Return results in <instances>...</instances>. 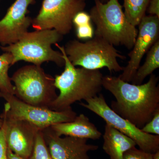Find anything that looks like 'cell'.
Instances as JSON below:
<instances>
[{"label":"cell","instance_id":"cell-1","mask_svg":"<svg viewBox=\"0 0 159 159\" xmlns=\"http://www.w3.org/2000/svg\"><path fill=\"white\" fill-rule=\"evenodd\" d=\"M159 77L153 74L147 82L137 84L116 76H103L102 87L116 98L111 108L138 128L142 129L159 109Z\"/></svg>","mask_w":159,"mask_h":159},{"label":"cell","instance_id":"cell-2","mask_svg":"<svg viewBox=\"0 0 159 159\" xmlns=\"http://www.w3.org/2000/svg\"><path fill=\"white\" fill-rule=\"evenodd\" d=\"M55 46L62 53L65 68L54 78V85L60 93L51 103L50 109L55 111L67 110L77 101L91 99L99 95L102 88L103 75L99 70L76 68L68 58L64 47Z\"/></svg>","mask_w":159,"mask_h":159},{"label":"cell","instance_id":"cell-3","mask_svg":"<svg viewBox=\"0 0 159 159\" xmlns=\"http://www.w3.org/2000/svg\"><path fill=\"white\" fill-rule=\"evenodd\" d=\"M89 15L96 26L95 36L114 47L122 46L128 50L132 49L138 29L127 19L119 0H107L106 3L95 0Z\"/></svg>","mask_w":159,"mask_h":159},{"label":"cell","instance_id":"cell-4","mask_svg":"<svg viewBox=\"0 0 159 159\" xmlns=\"http://www.w3.org/2000/svg\"><path fill=\"white\" fill-rule=\"evenodd\" d=\"M63 35L56 30H35L27 32L14 44L0 47L4 52L12 56V65L20 61L41 66L52 61L59 67L64 66V59L60 51L53 50L52 45L62 40Z\"/></svg>","mask_w":159,"mask_h":159},{"label":"cell","instance_id":"cell-5","mask_svg":"<svg viewBox=\"0 0 159 159\" xmlns=\"http://www.w3.org/2000/svg\"><path fill=\"white\" fill-rule=\"evenodd\" d=\"M65 51L71 63L88 70L107 68L108 70L119 72L124 67L119 65L118 58H126L112 45L100 38L95 37L81 42L77 40L66 44Z\"/></svg>","mask_w":159,"mask_h":159},{"label":"cell","instance_id":"cell-6","mask_svg":"<svg viewBox=\"0 0 159 159\" xmlns=\"http://www.w3.org/2000/svg\"><path fill=\"white\" fill-rule=\"evenodd\" d=\"M10 78L14 83V96L28 104L50 108L57 97L54 78L41 66H24Z\"/></svg>","mask_w":159,"mask_h":159},{"label":"cell","instance_id":"cell-7","mask_svg":"<svg viewBox=\"0 0 159 159\" xmlns=\"http://www.w3.org/2000/svg\"><path fill=\"white\" fill-rule=\"evenodd\" d=\"M85 101L86 103L80 102V105L98 115L107 124L132 139L139 149L152 154L159 150V135L145 133L128 120L120 116L109 106L102 94Z\"/></svg>","mask_w":159,"mask_h":159},{"label":"cell","instance_id":"cell-8","mask_svg":"<svg viewBox=\"0 0 159 159\" xmlns=\"http://www.w3.org/2000/svg\"><path fill=\"white\" fill-rule=\"evenodd\" d=\"M85 6L84 0H43L31 26L35 30L54 29L63 36L70 32L73 19Z\"/></svg>","mask_w":159,"mask_h":159},{"label":"cell","instance_id":"cell-9","mask_svg":"<svg viewBox=\"0 0 159 159\" xmlns=\"http://www.w3.org/2000/svg\"><path fill=\"white\" fill-rule=\"evenodd\" d=\"M3 98L6 102L3 112L7 116L27 121L41 130L57 123L71 122L77 116L72 108L65 111H55L28 104L14 95H8Z\"/></svg>","mask_w":159,"mask_h":159},{"label":"cell","instance_id":"cell-10","mask_svg":"<svg viewBox=\"0 0 159 159\" xmlns=\"http://www.w3.org/2000/svg\"><path fill=\"white\" fill-rule=\"evenodd\" d=\"M138 35L131 51L129 60L119 77L125 82H130L142 58L157 41L159 40V17L145 15L139 24Z\"/></svg>","mask_w":159,"mask_h":159},{"label":"cell","instance_id":"cell-11","mask_svg":"<svg viewBox=\"0 0 159 159\" xmlns=\"http://www.w3.org/2000/svg\"><path fill=\"white\" fill-rule=\"evenodd\" d=\"M1 119L5 129L8 148L23 158L29 159L39 129L27 121L9 118L3 112Z\"/></svg>","mask_w":159,"mask_h":159},{"label":"cell","instance_id":"cell-12","mask_svg":"<svg viewBox=\"0 0 159 159\" xmlns=\"http://www.w3.org/2000/svg\"><path fill=\"white\" fill-rule=\"evenodd\" d=\"M35 0H16L0 20V44L2 47L15 43L28 32L32 19L27 16L28 7Z\"/></svg>","mask_w":159,"mask_h":159},{"label":"cell","instance_id":"cell-13","mask_svg":"<svg viewBox=\"0 0 159 159\" xmlns=\"http://www.w3.org/2000/svg\"><path fill=\"white\" fill-rule=\"evenodd\" d=\"M42 131L53 159H91L89 152L99 148L98 145L88 144V139L58 136L50 127Z\"/></svg>","mask_w":159,"mask_h":159},{"label":"cell","instance_id":"cell-14","mask_svg":"<svg viewBox=\"0 0 159 159\" xmlns=\"http://www.w3.org/2000/svg\"><path fill=\"white\" fill-rule=\"evenodd\" d=\"M51 130L59 137H75L97 140L102 136L96 125L90 121L88 117L81 114L71 122L57 123L50 126Z\"/></svg>","mask_w":159,"mask_h":159},{"label":"cell","instance_id":"cell-15","mask_svg":"<svg viewBox=\"0 0 159 159\" xmlns=\"http://www.w3.org/2000/svg\"><path fill=\"white\" fill-rule=\"evenodd\" d=\"M103 139L102 148L111 159H122L127 151L137 145L132 139L107 123Z\"/></svg>","mask_w":159,"mask_h":159},{"label":"cell","instance_id":"cell-16","mask_svg":"<svg viewBox=\"0 0 159 159\" xmlns=\"http://www.w3.org/2000/svg\"><path fill=\"white\" fill-rule=\"evenodd\" d=\"M159 68V40L152 46L147 52L144 63L140 66L131 82L133 84H142L146 77L153 74Z\"/></svg>","mask_w":159,"mask_h":159},{"label":"cell","instance_id":"cell-17","mask_svg":"<svg viewBox=\"0 0 159 159\" xmlns=\"http://www.w3.org/2000/svg\"><path fill=\"white\" fill-rule=\"evenodd\" d=\"M12 56L9 52L0 55V97L14 95V87L9 77V70L12 66Z\"/></svg>","mask_w":159,"mask_h":159},{"label":"cell","instance_id":"cell-18","mask_svg":"<svg viewBox=\"0 0 159 159\" xmlns=\"http://www.w3.org/2000/svg\"><path fill=\"white\" fill-rule=\"evenodd\" d=\"M150 0H124V12L129 22L134 26L139 25L145 16Z\"/></svg>","mask_w":159,"mask_h":159},{"label":"cell","instance_id":"cell-19","mask_svg":"<svg viewBox=\"0 0 159 159\" xmlns=\"http://www.w3.org/2000/svg\"><path fill=\"white\" fill-rule=\"evenodd\" d=\"M29 159H53L46 145L42 130L37 133L33 151Z\"/></svg>","mask_w":159,"mask_h":159},{"label":"cell","instance_id":"cell-20","mask_svg":"<svg viewBox=\"0 0 159 159\" xmlns=\"http://www.w3.org/2000/svg\"><path fill=\"white\" fill-rule=\"evenodd\" d=\"M141 130L145 133L159 135V109L156 112L152 119L141 129Z\"/></svg>","mask_w":159,"mask_h":159},{"label":"cell","instance_id":"cell-21","mask_svg":"<svg viewBox=\"0 0 159 159\" xmlns=\"http://www.w3.org/2000/svg\"><path fill=\"white\" fill-rule=\"evenodd\" d=\"M122 159H152V153L138 149L135 147L127 151L123 155Z\"/></svg>","mask_w":159,"mask_h":159},{"label":"cell","instance_id":"cell-22","mask_svg":"<svg viewBox=\"0 0 159 159\" xmlns=\"http://www.w3.org/2000/svg\"><path fill=\"white\" fill-rule=\"evenodd\" d=\"M77 37L80 39H89L93 38L94 31L91 23L77 27Z\"/></svg>","mask_w":159,"mask_h":159},{"label":"cell","instance_id":"cell-23","mask_svg":"<svg viewBox=\"0 0 159 159\" xmlns=\"http://www.w3.org/2000/svg\"><path fill=\"white\" fill-rule=\"evenodd\" d=\"M90 15L84 11H79L76 14L73 20V24L77 27L91 23Z\"/></svg>","mask_w":159,"mask_h":159},{"label":"cell","instance_id":"cell-24","mask_svg":"<svg viewBox=\"0 0 159 159\" xmlns=\"http://www.w3.org/2000/svg\"><path fill=\"white\" fill-rule=\"evenodd\" d=\"M8 146L6 142L5 129L3 125L0 128V159H8Z\"/></svg>","mask_w":159,"mask_h":159},{"label":"cell","instance_id":"cell-25","mask_svg":"<svg viewBox=\"0 0 159 159\" xmlns=\"http://www.w3.org/2000/svg\"><path fill=\"white\" fill-rule=\"evenodd\" d=\"M147 9L150 15L159 17V0H150Z\"/></svg>","mask_w":159,"mask_h":159},{"label":"cell","instance_id":"cell-26","mask_svg":"<svg viewBox=\"0 0 159 159\" xmlns=\"http://www.w3.org/2000/svg\"><path fill=\"white\" fill-rule=\"evenodd\" d=\"M8 159H25L22 157L17 155L16 154L14 153L10 149L8 148Z\"/></svg>","mask_w":159,"mask_h":159},{"label":"cell","instance_id":"cell-27","mask_svg":"<svg viewBox=\"0 0 159 159\" xmlns=\"http://www.w3.org/2000/svg\"><path fill=\"white\" fill-rule=\"evenodd\" d=\"M152 159H159V150L152 154Z\"/></svg>","mask_w":159,"mask_h":159},{"label":"cell","instance_id":"cell-28","mask_svg":"<svg viewBox=\"0 0 159 159\" xmlns=\"http://www.w3.org/2000/svg\"><path fill=\"white\" fill-rule=\"evenodd\" d=\"M2 119L0 118V128L2 127Z\"/></svg>","mask_w":159,"mask_h":159},{"label":"cell","instance_id":"cell-29","mask_svg":"<svg viewBox=\"0 0 159 159\" xmlns=\"http://www.w3.org/2000/svg\"><path fill=\"white\" fill-rule=\"evenodd\" d=\"M107 1V0H103V1Z\"/></svg>","mask_w":159,"mask_h":159}]
</instances>
